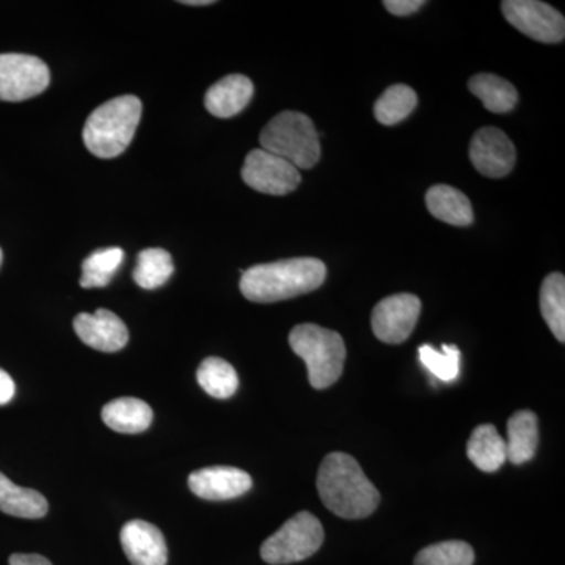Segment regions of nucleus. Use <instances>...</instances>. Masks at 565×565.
Returning a JSON list of instances; mask_svg holds the SVG:
<instances>
[{
    "instance_id": "obj_24",
    "label": "nucleus",
    "mask_w": 565,
    "mask_h": 565,
    "mask_svg": "<svg viewBox=\"0 0 565 565\" xmlns=\"http://www.w3.org/2000/svg\"><path fill=\"white\" fill-rule=\"evenodd\" d=\"M174 270L172 255L163 248H147L137 256V266L134 270V281L141 289L161 288L170 280Z\"/></svg>"
},
{
    "instance_id": "obj_13",
    "label": "nucleus",
    "mask_w": 565,
    "mask_h": 565,
    "mask_svg": "<svg viewBox=\"0 0 565 565\" xmlns=\"http://www.w3.org/2000/svg\"><path fill=\"white\" fill-rule=\"evenodd\" d=\"M74 332L82 343L102 352H118L128 344L129 330L117 315L99 308L95 315L81 313L74 319Z\"/></svg>"
},
{
    "instance_id": "obj_18",
    "label": "nucleus",
    "mask_w": 565,
    "mask_h": 565,
    "mask_svg": "<svg viewBox=\"0 0 565 565\" xmlns=\"http://www.w3.org/2000/svg\"><path fill=\"white\" fill-rule=\"evenodd\" d=\"M103 422L115 433L141 434L151 426L150 405L137 397H120L104 405Z\"/></svg>"
},
{
    "instance_id": "obj_26",
    "label": "nucleus",
    "mask_w": 565,
    "mask_h": 565,
    "mask_svg": "<svg viewBox=\"0 0 565 565\" xmlns=\"http://www.w3.org/2000/svg\"><path fill=\"white\" fill-rule=\"evenodd\" d=\"M125 252L118 247L96 250L82 264L81 286L85 289L104 288L120 269Z\"/></svg>"
},
{
    "instance_id": "obj_16",
    "label": "nucleus",
    "mask_w": 565,
    "mask_h": 565,
    "mask_svg": "<svg viewBox=\"0 0 565 565\" xmlns=\"http://www.w3.org/2000/svg\"><path fill=\"white\" fill-rule=\"evenodd\" d=\"M427 210L438 221L455 226H468L473 223V206L465 193L446 184H437L426 193Z\"/></svg>"
},
{
    "instance_id": "obj_29",
    "label": "nucleus",
    "mask_w": 565,
    "mask_h": 565,
    "mask_svg": "<svg viewBox=\"0 0 565 565\" xmlns=\"http://www.w3.org/2000/svg\"><path fill=\"white\" fill-rule=\"evenodd\" d=\"M426 6L423 0H385L384 7L396 17H408Z\"/></svg>"
},
{
    "instance_id": "obj_8",
    "label": "nucleus",
    "mask_w": 565,
    "mask_h": 565,
    "mask_svg": "<svg viewBox=\"0 0 565 565\" xmlns=\"http://www.w3.org/2000/svg\"><path fill=\"white\" fill-rule=\"evenodd\" d=\"M241 174L248 188L275 196L288 195L302 181L299 170L292 163L263 148L248 152Z\"/></svg>"
},
{
    "instance_id": "obj_5",
    "label": "nucleus",
    "mask_w": 565,
    "mask_h": 565,
    "mask_svg": "<svg viewBox=\"0 0 565 565\" xmlns=\"http://www.w3.org/2000/svg\"><path fill=\"white\" fill-rule=\"evenodd\" d=\"M263 150L292 163L297 170L313 169L321 159V140L313 121L300 111L285 110L267 122L259 136Z\"/></svg>"
},
{
    "instance_id": "obj_28",
    "label": "nucleus",
    "mask_w": 565,
    "mask_h": 565,
    "mask_svg": "<svg viewBox=\"0 0 565 565\" xmlns=\"http://www.w3.org/2000/svg\"><path fill=\"white\" fill-rule=\"evenodd\" d=\"M419 360L423 366L440 381L455 382L459 377L460 351L456 345L444 344L441 352H438L433 345L424 344L419 348Z\"/></svg>"
},
{
    "instance_id": "obj_17",
    "label": "nucleus",
    "mask_w": 565,
    "mask_h": 565,
    "mask_svg": "<svg viewBox=\"0 0 565 565\" xmlns=\"http://www.w3.org/2000/svg\"><path fill=\"white\" fill-rule=\"evenodd\" d=\"M468 459L484 473H494L508 460L505 440L493 424H482L471 433L467 445Z\"/></svg>"
},
{
    "instance_id": "obj_25",
    "label": "nucleus",
    "mask_w": 565,
    "mask_h": 565,
    "mask_svg": "<svg viewBox=\"0 0 565 565\" xmlns=\"http://www.w3.org/2000/svg\"><path fill=\"white\" fill-rule=\"evenodd\" d=\"M418 104V96L408 85L396 84L382 93L374 106V115L385 126L397 125L405 120Z\"/></svg>"
},
{
    "instance_id": "obj_11",
    "label": "nucleus",
    "mask_w": 565,
    "mask_h": 565,
    "mask_svg": "<svg viewBox=\"0 0 565 565\" xmlns=\"http://www.w3.org/2000/svg\"><path fill=\"white\" fill-rule=\"evenodd\" d=\"M470 159L484 177L503 178L514 169L515 147L501 129L482 128L471 139Z\"/></svg>"
},
{
    "instance_id": "obj_10",
    "label": "nucleus",
    "mask_w": 565,
    "mask_h": 565,
    "mask_svg": "<svg viewBox=\"0 0 565 565\" xmlns=\"http://www.w3.org/2000/svg\"><path fill=\"white\" fill-rule=\"evenodd\" d=\"M422 315V300L414 294H394L375 305L371 326L382 343L403 344Z\"/></svg>"
},
{
    "instance_id": "obj_33",
    "label": "nucleus",
    "mask_w": 565,
    "mask_h": 565,
    "mask_svg": "<svg viewBox=\"0 0 565 565\" xmlns=\"http://www.w3.org/2000/svg\"><path fill=\"white\" fill-rule=\"evenodd\" d=\"M2 262H3V253H2V248H0V266H2Z\"/></svg>"
},
{
    "instance_id": "obj_4",
    "label": "nucleus",
    "mask_w": 565,
    "mask_h": 565,
    "mask_svg": "<svg viewBox=\"0 0 565 565\" xmlns=\"http://www.w3.org/2000/svg\"><path fill=\"white\" fill-rule=\"evenodd\" d=\"M289 345L307 364L313 388L326 390L340 381L348 355L340 333L316 323H300L289 333Z\"/></svg>"
},
{
    "instance_id": "obj_2",
    "label": "nucleus",
    "mask_w": 565,
    "mask_h": 565,
    "mask_svg": "<svg viewBox=\"0 0 565 565\" xmlns=\"http://www.w3.org/2000/svg\"><path fill=\"white\" fill-rule=\"evenodd\" d=\"M326 277L327 267L321 259L291 258L244 270L239 286L250 302L274 303L316 291Z\"/></svg>"
},
{
    "instance_id": "obj_15",
    "label": "nucleus",
    "mask_w": 565,
    "mask_h": 565,
    "mask_svg": "<svg viewBox=\"0 0 565 565\" xmlns=\"http://www.w3.org/2000/svg\"><path fill=\"white\" fill-rule=\"evenodd\" d=\"M253 82L244 74H230L223 79L215 82L204 95V107L214 117H236L252 102Z\"/></svg>"
},
{
    "instance_id": "obj_1",
    "label": "nucleus",
    "mask_w": 565,
    "mask_h": 565,
    "mask_svg": "<svg viewBox=\"0 0 565 565\" xmlns=\"http://www.w3.org/2000/svg\"><path fill=\"white\" fill-rule=\"evenodd\" d=\"M318 492L323 505L341 519L359 520L374 514L381 493L345 452H332L322 460Z\"/></svg>"
},
{
    "instance_id": "obj_22",
    "label": "nucleus",
    "mask_w": 565,
    "mask_h": 565,
    "mask_svg": "<svg viewBox=\"0 0 565 565\" xmlns=\"http://www.w3.org/2000/svg\"><path fill=\"white\" fill-rule=\"evenodd\" d=\"M196 381L215 399H228L239 388V377L233 364L218 356H207L196 371Z\"/></svg>"
},
{
    "instance_id": "obj_21",
    "label": "nucleus",
    "mask_w": 565,
    "mask_h": 565,
    "mask_svg": "<svg viewBox=\"0 0 565 565\" xmlns=\"http://www.w3.org/2000/svg\"><path fill=\"white\" fill-rule=\"evenodd\" d=\"M468 88L493 114L511 111L519 103V92L511 82L497 74L479 73L468 81Z\"/></svg>"
},
{
    "instance_id": "obj_23",
    "label": "nucleus",
    "mask_w": 565,
    "mask_h": 565,
    "mask_svg": "<svg viewBox=\"0 0 565 565\" xmlns=\"http://www.w3.org/2000/svg\"><path fill=\"white\" fill-rule=\"evenodd\" d=\"M541 313L559 343L565 341V278L553 273L545 278L541 288Z\"/></svg>"
},
{
    "instance_id": "obj_20",
    "label": "nucleus",
    "mask_w": 565,
    "mask_h": 565,
    "mask_svg": "<svg viewBox=\"0 0 565 565\" xmlns=\"http://www.w3.org/2000/svg\"><path fill=\"white\" fill-rule=\"evenodd\" d=\"M0 511L18 519H43L50 511L46 498L32 489L13 484L0 473Z\"/></svg>"
},
{
    "instance_id": "obj_3",
    "label": "nucleus",
    "mask_w": 565,
    "mask_h": 565,
    "mask_svg": "<svg viewBox=\"0 0 565 565\" xmlns=\"http://www.w3.org/2000/svg\"><path fill=\"white\" fill-rule=\"evenodd\" d=\"M141 102L125 95L104 103L85 122L84 143L93 156L114 159L128 150L141 118Z\"/></svg>"
},
{
    "instance_id": "obj_7",
    "label": "nucleus",
    "mask_w": 565,
    "mask_h": 565,
    "mask_svg": "<svg viewBox=\"0 0 565 565\" xmlns=\"http://www.w3.org/2000/svg\"><path fill=\"white\" fill-rule=\"evenodd\" d=\"M46 63L35 55L0 54V102L21 103L50 87Z\"/></svg>"
},
{
    "instance_id": "obj_9",
    "label": "nucleus",
    "mask_w": 565,
    "mask_h": 565,
    "mask_svg": "<svg viewBox=\"0 0 565 565\" xmlns=\"http://www.w3.org/2000/svg\"><path fill=\"white\" fill-rule=\"evenodd\" d=\"M504 18L516 31L541 43H561L565 36V20L559 11L537 0H505L501 3Z\"/></svg>"
},
{
    "instance_id": "obj_6",
    "label": "nucleus",
    "mask_w": 565,
    "mask_h": 565,
    "mask_svg": "<svg viewBox=\"0 0 565 565\" xmlns=\"http://www.w3.org/2000/svg\"><path fill=\"white\" fill-rule=\"evenodd\" d=\"M323 544L321 522L303 511L289 519L262 546V557L270 565L300 563L313 556Z\"/></svg>"
},
{
    "instance_id": "obj_32",
    "label": "nucleus",
    "mask_w": 565,
    "mask_h": 565,
    "mask_svg": "<svg viewBox=\"0 0 565 565\" xmlns=\"http://www.w3.org/2000/svg\"><path fill=\"white\" fill-rule=\"evenodd\" d=\"M181 3H184V6H192V7H196V6H212V0H185V2H181Z\"/></svg>"
},
{
    "instance_id": "obj_19",
    "label": "nucleus",
    "mask_w": 565,
    "mask_h": 565,
    "mask_svg": "<svg viewBox=\"0 0 565 565\" xmlns=\"http://www.w3.org/2000/svg\"><path fill=\"white\" fill-rule=\"evenodd\" d=\"M539 446L537 416L531 411H520L508 422V460L514 465L530 462Z\"/></svg>"
},
{
    "instance_id": "obj_12",
    "label": "nucleus",
    "mask_w": 565,
    "mask_h": 565,
    "mask_svg": "<svg viewBox=\"0 0 565 565\" xmlns=\"http://www.w3.org/2000/svg\"><path fill=\"white\" fill-rule=\"evenodd\" d=\"M247 471L234 467H210L189 476V489L207 501H226L243 497L252 489Z\"/></svg>"
},
{
    "instance_id": "obj_30",
    "label": "nucleus",
    "mask_w": 565,
    "mask_h": 565,
    "mask_svg": "<svg viewBox=\"0 0 565 565\" xmlns=\"http://www.w3.org/2000/svg\"><path fill=\"white\" fill-rule=\"evenodd\" d=\"M17 393V385H14L13 379L10 377L9 373L0 370V405L9 404Z\"/></svg>"
},
{
    "instance_id": "obj_31",
    "label": "nucleus",
    "mask_w": 565,
    "mask_h": 565,
    "mask_svg": "<svg viewBox=\"0 0 565 565\" xmlns=\"http://www.w3.org/2000/svg\"><path fill=\"white\" fill-rule=\"evenodd\" d=\"M10 565H52L47 557L41 555H18L10 556Z\"/></svg>"
},
{
    "instance_id": "obj_14",
    "label": "nucleus",
    "mask_w": 565,
    "mask_h": 565,
    "mask_svg": "<svg viewBox=\"0 0 565 565\" xmlns=\"http://www.w3.org/2000/svg\"><path fill=\"white\" fill-rule=\"evenodd\" d=\"M122 552L132 565H167L169 548L158 526L132 520L120 533Z\"/></svg>"
},
{
    "instance_id": "obj_27",
    "label": "nucleus",
    "mask_w": 565,
    "mask_h": 565,
    "mask_svg": "<svg viewBox=\"0 0 565 565\" xmlns=\"http://www.w3.org/2000/svg\"><path fill=\"white\" fill-rule=\"evenodd\" d=\"M475 552L467 542L448 541L426 546L415 557V565H473Z\"/></svg>"
}]
</instances>
